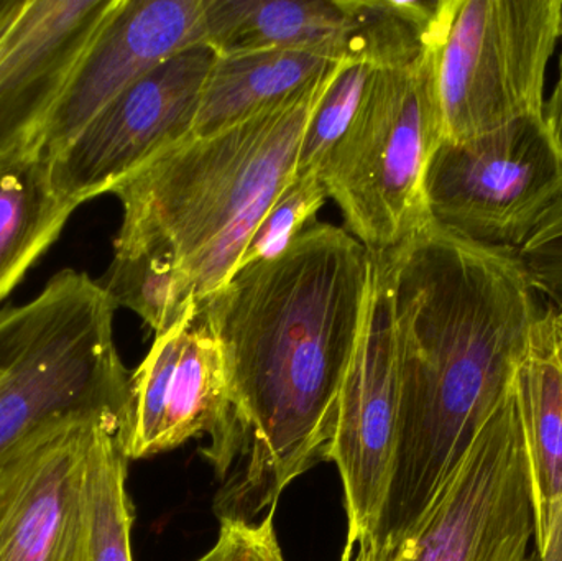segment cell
Wrapping results in <instances>:
<instances>
[{"label": "cell", "mask_w": 562, "mask_h": 561, "mask_svg": "<svg viewBox=\"0 0 562 561\" xmlns=\"http://www.w3.org/2000/svg\"><path fill=\"white\" fill-rule=\"evenodd\" d=\"M560 42L561 53L557 85H554L553 92H551V98L544 102L543 122L562 158V35Z\"/></svg>", "instance_id": "26"}, {"label": "cell", "mask_w": 562, "mask_h": 561, "mask_svg": "<svg viewBox=\"0 0 562 561\" xmlns=\"http://www.w3.org/2000/svg\"><path fill=\"white\" fill-rule=\"evenodd\" d=\"M204 0H119L38 137L49 160L128 86L203 43Z\"/></svg>", "instance_id": "13"}, {"label": "cell", "mask_w": 562, "mask_h": 561, "mask_svg": "<svg viewBox=\"0 0 562 561\" xmlns=\"http://www.w3.org/2000/svg\"><path fill=\"white\" fill-rule=\"evenodd\" d=\"M554 326H557L558 343L562 352V305L554 308Z\"/></svg>", "instance_id": "29"}, {"label": "cell", "mask_w": 562, "mask_h": 561, "mask_svg": "<svg viewBox=\"0 0 562 561\" xmlns=\"http://www.w3.org/2000/svg\"><path fill=\"white\" fill-rule=\"evenodd\" d=\"M372 273L352 234L316 223L200 302L229 379L226 418L203 450L221 484L220 520L273 513L294 480L329 461Z\"/></svg>", "instance_id": "1"}, {"label": "cell", "mask_w": 562, "mask_h": 561, "mask_svg": "<svg viewBox=\"0 0 562 561\" xmlns=\"http://www.w3.org/2000/svg\"><path fill=\"white\" fill-rule=\"evenodd\" d=\"M373 256L392 306L400 418L370 543L393 559L514 381L550 306L515 250L471 243L432 220Z\"/></svg>", "instance_id": "2"}, {"label": "cell", "mask_w": 562, "mask_h": 561, "mask_svg": "<svg viewBox=\"0 0 562 561\" xmlns=\"http://www.w3.org/2000/svg\"><path fill=\"white\" fill-rule=\"evenodd\" d=\"M347 0H204L203 43L217 56L313 52L349 58Z\"/></svg>", "instance_id": "15"}, {"label": "cell", "mask_w": 562, "mask_h": 561, "mask_svg": "<svg viewBox=\"0 0 562 561\" xmlns=\"http://www.w3.org/2000/svg\"><path fill=\"white\" fill-rule=\"evenodd\" d=\"M442 26L418 58L373 71L356 117L317 171L347 229L373 254L431 220L425 180L445 141L436 76Z\"/></svg>", "instance_id": "5"}, {"label": "cell", "mask_w": 562, "mask_h": 561, "mask_svg": "<svg viewBox=\"0 0 562 561\" xmlns=\"http://www.w3.org/2000/svg\"><path fill=\"white\" fill-rule=\"evenodd\" d=\"M119 0H26L0 52V154L38 137Z\"/></svg>", "instance_id": "14"}, {"label": "cell", "mask_w": 562, "mask_h": 561, "mask_svg": "<svg viewBox=\"0 0 562 561\" xmlns=\"http://www.w3.org/2000/svg\"><path fill=\"white\" fill-rule=\"evenodd\" d=\"M196 561H284L273 527V513L260 524L221 520L217 542Z\"/></svg>", "instance_id": "24"}, {"label": "cell", "mask_w": 562, "mask_h": 561, "mask_svg": "<svg viewBox=\"0 0 562 561\" xmlns=\"http://www.w3.org/2000/svg\"><path fill=\"white\" fill-rule=\"evenodd\" d=\"M514 394L530 457L537 546L562 500V352L551 306L515 371Z\"/></svg>", "instance_id": "17"}, {"label": "cell", "mask_w": 562, "mask_h": 561, "mask_svg": "<svg viewBox=\"0 0 562 561\" xmlns=\"http://www.w3.org/2000/svg\"><path fill=\"white\" fill-rule=\"evenodd\" d=\"M327 198L329 194L319 175H296L260 221L237 270L283 253L301 233L316 224V214Z\"/></svg>", "instance_id": "22"}, {"label": "cell", "mask_w": 562, "mask_h": 561, "mask_svg": "<svg viewBox=\"0 0 562 561\" xmlns=\"http://www.w3.org/2000/svg\"><path fill=\"white\" fill-rule=\"evenodd\" d=\"M562 0H449L436 52L445 141L540 117Z\"/></svg>", "instance_id": "6"}, {"label": "cell", "mask_w": 562, "mask_h": 561, "mask_svg": "<svg viewBox=\"0 0 562 561\" xmlns=\"http://www.w3.org/2000/svg\"><path fill=\"white\" fill-rule=\"evenodd\" d=\"M229 408V379L220 343L194 303L131 374V399L119 440L127 460L214 437Z\"/></svg>", "instance_id": "12"}, {"label": "cell", "mask_w": 562, "mask_h": 561, "mask_svg": "<svg viewBox=\"0 0 562 561\" xmlns=\"http://www.w3.org/2000/svg\"><path fill=\"white\" fill-rule=\"evenodd\" d=\"M25 3L26 0H0V40L19 19Z\"/></svg>", "instance_id": "27"}, {"label": "cell", "mask_w": 562, "mask_h": 561, "mask_svg": "<svg viewBox=\"0 0 562 561\" xmlns=\"http://www.w3.org/2000/svg\"><path fill=\"white\" fill-rule=\"evenodd\" d=\"M531 561H537V559H531Z\"/></svg>", "instance_id": "31"}, {"label": "cell", "mask_w": 562, "mask_h": 561, "mask_svg": "<svg viewBox=\"0 0 562 561\" xmlns=\"http://www.w3.org/2000/svg\"><path fill=\"white\" fill-rule=\"evenodd\" d=\"M7 33H9V32H7ZM7 33H5V35H3V38L0 40V52H2L3 40H5Z\"/></svg>", "instance_id": "30"}, {"label": "cell", "mask_w": 562, "mask_h": 561, "mask_svg": "<svg viewBox=\"0 0 562 561\" xmlns=\"http://www.w3.org/2000/svg\"><path fill=\"white\" fill-rule=\"evenodd\" d=\"M340 63L293 98L216 134L191 135L122 181L112 191L124 211L114 256L168 263L198 302L217 292L296 177L307 122Z\"/></svg>", "instance_id": "3"}, {"label": "cell", "mask_w": 562, "mask_h": 561, "mask_svg": "<svg viewBox=\"0 0 562 561\" xmlns=\"http://www.w3.org/2000/svg\"><path fill=\"white\" fill-rule=\"evenodd\" d=\"M535 549L538 561H562V500L551 507L543 536Z\"/></svg>", "instance_id": "25"}, {"label": "cell", "mask_w": 562, "mask_h": 561, "mask_svg": "<svg viewBox=\"0 0 562 561\" xmlns=\"http://www.w3.org/2000/svg\"><path fill=\"white\" fill-rule=\"evenodd\" d=\"M340 561H395V559L379 556L370 543H357V546L344 547Z\"/></svg>", "instance_id": "28"}, {"label": "cell", "mask_w": 562, "mask_h": 561, "mask_svg": "<svg viewBox=\"0 0 562 561\" xmlns=\"http://www.w3.org/2000/svg\"><path fill=\"white\" fill-rule=\"evenodd\" d=\"M425 198L442 229L517 253L562 198V158L543 115L442 141L426 171Z\"/></svg>", "instance_id": "7"}, {"label": "cell", "mask_w": 562, "mask_h": 561, "mask_svg": "<svg viewBox=\"0 0 562 561\" xmlns=\"http://www.w3.org/2000/svg\"><path fill=\"white\" fill-rule=\"evenodd\" d=\"M373 68L360 59H344L314 109L297 155L296 175L317 173L356 117Z\"/></svg>", "instance_id": "21"}, {"label": "cell", "mask_w": 562, "mask_h": 561, "mask_svg": "<svg viewBox=\"0 0 562 561\" xmlns=\"http://www.w3.org/2000/svg\"><path fill=\"white\" fill-rule=\"evenodd\" d=\"M127 461L119 440V428L98 425L89 453L86 561H134Z\"/></svg>", "instance_id": "19"}, {"label": "cell", "mask_w": 562, "mask_h": 561, "mask_svg": "<svg viewBox=\"0 0 562 561\" xmlns=\"http://www.w3.org/2000/svg\"><path fill=\"white\" fill-rule=\"evenodd\" d=\"M538 293L562 305V198L541 221L533 236L517 250Z\"/></svg>", "instance_id": "23"}, {"label": "cell", "mask_w": 562, "mask_h": 561, "mask_svg": "<svg viewBox=\"0 0 562 561\" xmlns=\"http://www.w3.org/2000/svg\"><path fill=\"white\" fill-rule=\"evenodd\" d=\"M535 536L530 457L512 381L395 561H530Z\"/></svg>", "instance_id": "8"}, {"label": "cell", "mask_w": 562, "mask_h": 561, "mask_svg": "<svg viewBox=\"0 0 562 561\" xmlns=\"http://www.w3.org/2000/svg\"><path fill=\"white\" fill-rule=\"evenodd\" d=\"M75 210L56 190L42 145L0 154V302L58 239Z\"/></svg>", "instance_id": "16"}, {"label": "cell", "mask_w": 562, "mask_h": 561, "mask_svg": "<svg viewBox=\"0 0 562 561\" xmlns=\"http://www.w3.org/2000/svg\"><path fill=\"white\" fill-rule=\"evenodd\" d=\"M115 303L78 270L0 310V457L38 428L91 418L122 430L131 374L114 341Z\"/></svg>", "instance_id": "4"}, {"label": "cell", "mask_w": 562, "mask_h": 561, "mask_svg": "<svg viewBox=\"0 0 562 561\" xmlns=\"http://www.w3.org/2000/svg\"><path fill=\"white\" fill-rule=\"evenodd\" d=\"M214 59L204 43L191 46L112 99L52 158L58 193L78 207L190 138Z\"/></svg>", "instance_id": "9"}, {"label": "cell", "mask_w": 562, "mask_h": 561, "mask_svg": "<svg viewBox=\"0 0 562 561\" xmlns=\"http://www.w3.org/2000/svg\"><path fill=\"white\" fill-rule=\"evenodd\" d=\"M102 424L52 422L0 457V561H86L89 453Z\"/></svg>", "instance_id": "11"}, {"label": "cell", "mask_w": 562, "mask_h": 561, "mask_svg": "<svg viewBox=\"0 0 562 561\" xmlns=\"http://www.w3.org/2000/svg\"><path fill=\"white\" fill-rule=\"evenodd\" d=\"M342 59L313 52L217 56L201 92L193 135H210L293 98Z\"/></svg>", "instance_id": "18"}, {"label": "cell", "mask_w": 562, "mask_h": 561, "mask_svg": "<svg viewBox=\"0 0 562 561\" xmlns=\"http://www.w3.org/2000/svg\"><path fill=\"white\" fill-rule=\"evenodd\" d=\"M373 256V254H372ZM400 418V375L392 306L373 256L366 322L340 392L329 461L346 501V546L370 543L392 480Z\"/></svg>", "instance_id": "10"}, {"label": "cell", "mask_w": 562, "mask_h": 561, "mask_svg": "<svg viewBox=\"0 0 562 561\" xmlns=\"http://www.w3.org/2000/svg\"><path fill=\"white\" fill-rule=\"evenodd\" d=\"M99 283L115 306L137 313L155 336L173 328L198 302L173 267L147 256H114Z\"/></svg>", "instance_id": "20"}]
</instances>
